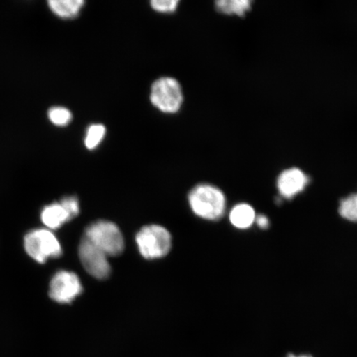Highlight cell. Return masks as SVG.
Returning <instances> with one entry per match:
<instances>
[{"label": "cell", "instance_id": "1", "mask_svg": "<svg viewBox=\"0 0 357 357\" xmlns=\"http://www.w3.org/2000/svg\"><path fill=\"white\" fill-rule=\"evenodd\" d=\"M189 202L196 215L208 220H220L226 209L225 195L211 185L196 186L190 192Z\"/></svg>", "mask_w": 357, "mask_h": 357}, {"label": "cell", "instance_id": "2", "mask_svg": "<svg viewBox=\"0 0 357 357\" xmlns=\"http://www.w3.org/2000/svg\"><path fill=\"white\" fill-rule=\"evenodd\" d=\"M84 236L107 256H118L124 248L121 231L114 223L98 221L87 227Z\"/></svg>", "mask_w": 357, "mask_h": 357}, {"label": "cell", "instance_id": "3", "mask_svg": "<svg viewBox=\"0 0 357 357\" xmlns=\"http://www.w3.org/2000/svg\"><path fill=\"white\" fill-rule=\"evenodd\" d=\"M141 255L146 259H156L167 255L172 248V236L165 227L150 225L142 227L136 236Z\"/></svg>", "mask_w": 357, "mask_h": 357}, {"label": "cell", "instance_id": "4", "mask_svg": "<svg viewBox=\"0 0 357 357\" xmlns=\"http://www.w3.org/2000/svg\"><path fill=\"white\" fill-rule=\"evenodd\" d=\"M24 248L29 256L38 263L61 256V245L56 236L48 229H35L26 234Z\"/></svg>", "mask_w": 357, "mask_h": 357}, {"label": "cell", "instance_id": "5", "mask_svg": "<svg viewBox=\"0 0 357 357\" xmlns=\"http://www.w3.org/2000/svg\"><path fill=\"white\" fill-rule=\"evenodd\" d=\"M150 100L151 104L163 113H176L184 100L180 83L172 77L155 80L151 86Z\"/></svg>", "mask_w": 357, "mask_h": 357}, {"label": "cell", "instance_id": "6", "mask_svg": "<svg viewBox=\"0 0 357 357\" xmlns=\"http://www.w3.org/2000/svg\"><path fill=\"white\" fill-rule=\"evenodd\" d=\"M80 261L88 272L93 278L104 280L109 278L111 267L108 256L93 245L86 236H83L79 248Z\"/></svg>", "mask_w": 357, "mask_h": 357}, {"label": "cell", "instance_id": "7", "mask_svg": "<svg viewBox=\"0 0 357 357\" xmlns=\"http://www.w3.org/2000/svg\"><path fill=\"white\" fill-rule=\"evenodd\" d=\"M83 291L82 284L74 272L61 271L53 276L49 296L59 303H70Z\"/></svg>", "mask_w": 357, "mask_h": 357}, {"label": "cell", "instance_id": "8", "mask_svg": "<svg viewBox=\"0 0 357 357\" xmlns=\"http://www.w3.org/2000/svg\"><path fill=\"white\" fill-rule=\"evenodd\" d=\"M309 181L310 178L301 169L290 168L279 176L278 188L283 198L291 199L305 189Z\"/></svg>", "mask_w": 357, "mask_h": 357}, {"label": "cell", "instance_id": "9", "mask_svg": "<svg viewBox=\"0 0 357 357\" xmlns=\"http://www.w3.org/2000/svg\"><path fill=\"white\" fill-rule=\"evenodd\" d=\"M86 0H47V6L62 20H73L79 15Z\"/></svg>", "mask_w": 357, "mask_h": 357}, {"label": "cell", "instance_id": "10", "mask_svg": "<svg viewBox=\"0 0 357 357\" xmlns=\"http://www.w3.org/2000/svg\"><path fill=\"white\" fill-rule=\"evenodd\" d=\"M255 0H214L218 13L227 16L244 17L252 11Z\"/></svg>", "mask_w": 357, "mask_h": 357}, {"label": "cell", "instance_id": "11", "mask_svg": "<svg viewBox=\"0 0 357 357\" xmlns=\"http://www.w3.org/2000/svg\"><path fill=\"white\" fill-rule=\"evenodd\" d=\"M41 218L44 225L52 230L59 229L64 223L71 220L69 213L60 202L45 207Z\"/></svg>", "mask_w": 357, "mask_h": 357}, {"label": "cell", "instance_id": "12", "mask_svg": "<svg viewBox=\"0 0 357 357\" xmlns=\"http://www.w3.org/2000/svg\"><path fill=\"white\" fill-rule=\"evenodd\" d=\"M229 220L234 227L240 229H247L256 220V213L252 206L247 204H240L231 209Z\"/></svg>", "mask_w": 357, "mask_h": 357}, {"label": "cell", "instance_id": "13", "mask_svg": "<svg viewBox=\"0 0 357 357\" xmlns=\"http://www.w3.org/2000/svg\"><path fill=\"white\" fill-rule=\"evenodd\" d=\"M106 128L102 124H92L87 129L86 136L84 138V145L89 150L96 149L104 140Z\"/></svg>", "mask_w": 357, "mask_h": 357}, {"label": "cell", "instance_id": "14", "mask_svg": "<svg viewBox=\"0 0 357 357\" xmlns=\"http://www.w3.org/2000/svg\"><path fill=\"white\" fill-rule=\"evenodd\" d=\"M339 213L348 221L357 222V193L341 200Z\"/></svg>", "mask_w": 357, "mask_h": 357}, {"label": "cell", "instance_id": "15", "mask_svg": "<svg viewBox=\"0 0 357 357\" xmlns=\"http://www.w3.org/2000/svg\"><path fill=\"white\" fill-rule=\"evenodd\" d=\"M49 120L57 127L67 126L73 120V114L65 107H52L47 112Z\"/></svg>", "mask_w": 357, "mask_h": 357}, {"label": "cell", "instance_id": "16", "mask_svg": "<svg viewBox=\"0 0 357 357\" xmlns=\"http://www.w3.org/2000/svg\"><path fill=\"white\" fill-rule=\"evenodd\" d=\"M180 1L181 0H150L153 10L163 13L175 12Z\"/></svg>", "mask_w": 357, "mask_h": 357}, {"label": "cell", "instance_id": "17", "mask_svg": "<svg viewBox=\"0 0 357 357\" xmlns=\"http://www.w3.org/2000/svg\"><path fill=\"white\" fill-rule=\"evenodd\" d=\"M60 203L63 205L66 211L69 213L71 220L79 215V204L77 197H75V196H67V197L62 199Z\"/></svg>", "mask_w": 357, "mask_h": 357}, {"label": "cell", "instance_id": "18", "mask_svg": "<svg viewBox=\"0 0 357 357\" xmlns=\"http://www.w3.org/2000/svg\"><path fill=\"white\" fill-rule=\"evenodd\" d=\"M255 221L257 222V226L261 229H266L270 226L269 220H268L266 216L262 215V214L256 217Z\"/></svg>", "mask_w": 357, "mask_h": 357}, {"label": "cell", "instance_id": "19", "mask_svg": "<svg viewBox=\"0 0 357 357\" xmlns=\"http://www.w3.org/2000/svg\"><path fill=\"white\" fill-rule=\"evenodd\" d=\"M287 357H312V356H309V355L296 356V355H294V354H289L287 356Z\"/></svg>", "mask_w": 357, "mask_h": 357}]
</instances>
